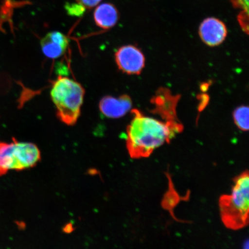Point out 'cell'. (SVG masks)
I'll use <instances>...</instances> for the list:
<instances>
[{"label": "cell", "instance_id": "cell-1", "mask_svg": "<svg viewBox=\"0 0 249 249\" xmlns=\"http://www.w3.org/2000/svg\"><path fill=\"white\" fill-rule=\"evenodd\" d=\"M133 117L127 127L126 144L130 157L147 158L164 143L170 142L181 132V124L163 122L145 116L138 110H132Z\"/></svg>", "mask_w": 249, "mask_h": 249}, {"label": "cell", "instance_id": "cell-2", "mask_svg": "<svg viewBox=\"0 0 249 249\" xmlns=\"http://www.w3.org/2000/svg\"><path fill=\"white\" fill-rule=\"evenodd\" d=\"M51 95L58 119L67 125L75 124L85 98L83 87L69 77L60 76L52 84Z\"/></svg>", "mask_w": 249, "mask_h": 249}, {"label": "cell", "instance_id": "cell-3", "mask_svg": "<svg viewBox=\"0 0 249 249\" xmlns=\"http://www.w3.org/2000/svg\"><path fill=\"white\" fill-rule=\"evenodd\" d=\"M221 217L227 228L239 230L247 225L249 213V176L244 172L235 180L231 192L220 200Z\"/></svg>", "mask_w": 249, "mask_h": 249}, {"label": "cell", "instance_id": "cell-4", "mask_svg": "<svg viewBox=\"0 0 249 249\" xmlns=\"http://www.w3.org/2000/svg\"><path fill=\"white\" fill-rule=\"evenodd\" d=\"M41 158L36 144L19 142L13 139L11 142H0V176L9 170H23L35 166Z\"/></svg>", "mask_w": 249, "mask_h": 249}, {"label": "cell", "instance_id": "cell-5", "mask_svg": "<svg viewBox=\"0 0 249 249\" xmlns=\"http://www.w3.org/2000/svg\"><path fill=\"white\" fill-rule=\"evenodd\" d=\"M120 70L127 74H139L145 66V57L141 50L133 45L121 47L115 54Z\"/></svg>", "mask_w": 249, "mask_h": 249}, {"label": "cell", "instance_id": "cell-6", "mask_svg": "<svg viewBox=\"0 0 249 249\" xmlns=\"http://www.w3.org/2000/svg\"><path fill=\"white\" fill-rule=\"evenodd\" d=\"M179 99V96L173 95L169 90L160 89L152 99V103L155 107L154 111L160 115L166 122L180 124L176 114V107Z\"/></svg>", "mask_w": 249, "mask_h": 249}, {"label": "cell", "instance_id": "cell-7", "mask_svg": "<svg viewBox=\"0 0 249 249\" xmlns=\"http://www.w3.org/2000/svg\"><path fill=\"white\" fill-rule=\"evenodd\" d=\"M199 36L202 41L209 46H216L225 40L227 27L222 20L214 18H205L199 27Z\"/></svg>", "mask_w": 249, "mask_h": 249}, {"label": "cell", "instance_id": "cell-8", "mask_svg": "<svg viewBox=\"0 0 249 249\" xmlns=\"http://www.w3.org/2000/svg\"><path fill=\"white\" fill-rule=\"evenodd\" d=\"M132 101L128 95H123L118 98L107 96L99 102V110L105 116L119 118L131 110Z\"/></svg>", "mask_w": 249, "mask_h": 249}, {"label": "cell", "instance_id": "cell-9", "mask_svg": "<svg viewBox=\"0 0 249 249\" xmlns=\"http://www.w3.org/2000/svg\"><path fill=\"white\" fill-rule=\"evenodd\" d=\"M69 44L68 37L58 31L47 34L40 41L43 53L52 59L58 58L64 55Z\"/></svg>", "mask_w": 249, "mask_h": 249}, {"label": "cell", "instance_id": "cell-10", "mask_svg": "<svg viewBox=\"0 0 249 249\" xmlns=\"http://www.w3.org/2000/svg\"><path fill=\"white\" fill-rule=\"evenodd\" d=\"M93 18L96 26L108 30L116 26L119 19V12L116 6L111 3H103L96 8Z\"/></svg>", "mask_w": 249, "mask_h": 249}, {"label": "cell", "instance_id": "cell-11", "mask_svg": "<svg viewBox=\"0 0 249 249\" xmlns=\"http://www.w3.org/2000/svg\"><path fill=\"white\" fill-rule=\"evenodd\" d=\"M249 107L246 106L236 108L233 113V120L239 129L243 131L249 130Z\"/></svg>", "mask_w": 249, "mask_h": 249}, {"label": "cell", "instance_id": "cell-12", "mask_svg": "<svg viewBox=\"0 0 249 249\" xmlns=\"http://www.w3.org/2000/svg\"><path fill=\"white\" fill-rule=\"evenodd\" d=\"M65 8L68 14L71 16H77L80 17L86 11V9L83 6L78 4H69L65 6Z\"/></svg>", "mask_w": 249, "mask_h": 249}, {"label": "cell", "instance_id": "cell-13", "mask_svg": "<svg viewBox=\"0 0 249 249\" xmlns=\"http://www.w3.org/2000/svg\"><path fill=\"white\" fill-rule=\"evenodd\" d=\"M238 21L245 33H249V11H242L238 16Z\"/></svg>", "mask_w": 249, "mask_h": 249}, {"label": "cell", "instance_id": "cell-14", "mask_svg": "<svg viewBox=\"0 0 249 249\" xmlns=\"http://www.w3.org/2000/svg\"><path fill=\"white\" fill-rule=\"evenodd\" d=\"M102 0H76L78 4L83 6L86 9H91L96 7Z\"/></svg>", "mask_w": 249, "mask_h": 249}, {"label": "cell", "instance_id": "cell-15", "mask_svg": "<svg viewBox=\"0 0 249 249\" xmlns=\"http://www.w3.org/2000/svg\"><path fill=\"white\" fill-rule=\"evenodd\" d=\"M233 7L249 11V0H230Z\"/></svg>", "mask_w": 249, "mask_h": 249}, {"label": "cell", "instance_id": "cell-16", "mask_svg": "<svg viewBox=\"0 0 249 249\" xmlns=\"http://www.w3.org/2000/svg\"><path fill=\"white\" fill-rule=\"evenodd\" d=\"M242 249H249L248 241L245 242L244 244L243 245Z\"/></svg>", "mask_w": 249, "mask_h": 249}]
</instances>
